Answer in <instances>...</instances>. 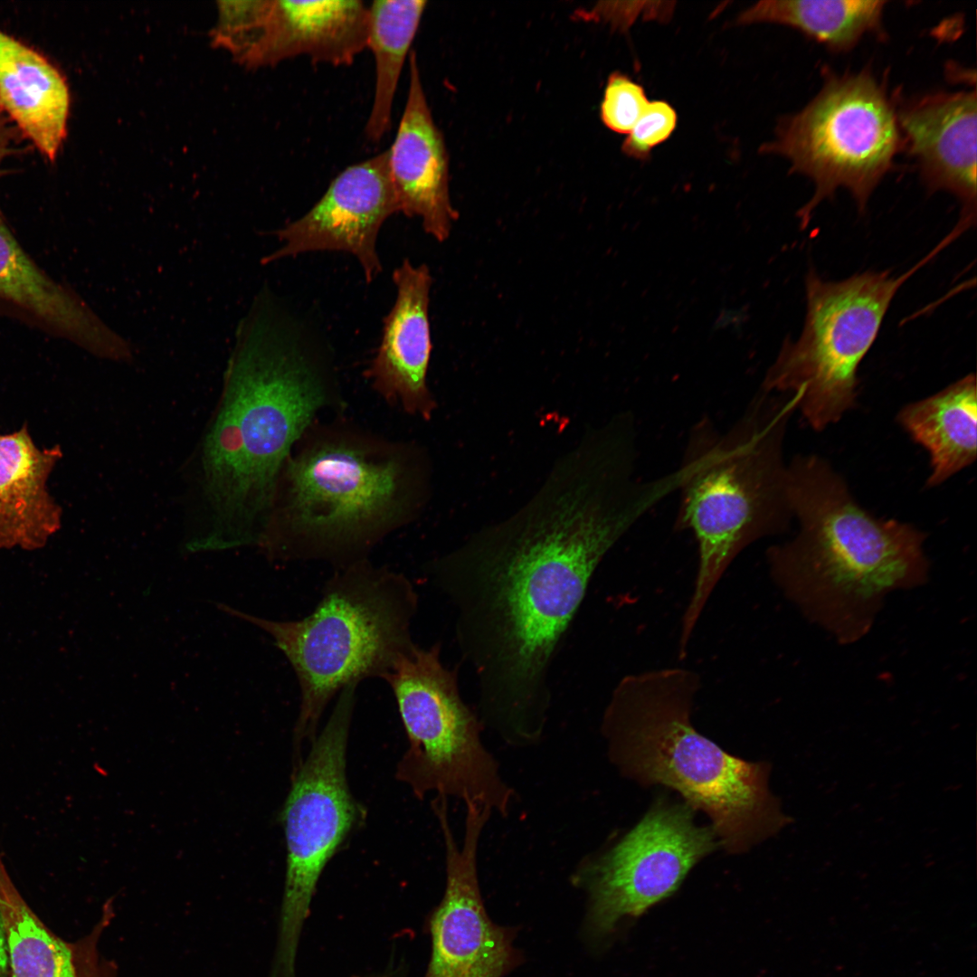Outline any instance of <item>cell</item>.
I'll return each mask as SVG.
<instances>
[{
  "label": "cell",
  "instance_id": "cell-1",
  "mask_svg": "<svg viewBox=\"0 0 977 977\" xmlns=\"http://www.w3.org/2000/svg\"><path fill=\"white\" fill-rule=\"evenodd\" d=\"M666 489L621 458L574 450L519 512L427 564L455 611L461 659L482 719L507 736H537L550 673L597 567Z\"/></svg>",
  "mask_w": 977,
  "mask_h": 977
},
{
  "label": "cell",
  "instance_id": "cell-2",
  "mask_svg": "<svg viewBox=\"0 0 977 977\" xmlns=\"http://www.w3.org/2000/svg\"><path fill=\"white\" fill-rule=\"evenodd\" d=\"M331 399L320 370L284 339L259 299L238 327L201 442L205 528L192 550L258 544L292 450Z\"/></svg>",
  "mask_w": 977,
  "mask_h": 977
},
{
  "label": "cell",
  "instance_id": "cell-3",
  "mask_svg": "<svg viewBox=\"0 0 977 977\" xmlns=\"http://www.w3.org/2000/svg\"><path fill=\"white\" fill-rule=\"evenodd\" d=\"M786 491L800 527L792 539L767 550L771 578L838 642L866 636L889 593L926 583L925 535L867 512L821 458L795 457L787 466Z\"/></svg>",
  "mask_w": 977,
  "mask_h": 977
},
{
  "label": "cell",
  "instance_id": "cell-4",
  "mask_svg": "<svg viewBox=\"0 0 977 977\" xmlns=\"http://www.w3.org/2000/svg\"><path fill=\"white\" fill-rule=\"evenodd\" d=\"M700 688L699 675L684 668L626 675L612 689L602 732L622 774L677 791L709 817L721 847L743 854L789 820L769 789L767 763L734 756L693 726Z\"/></svg>",
  "mask_w": 977,
  "mask_h": 977
},
{
  "label": "cell",
  "instance_id": "cell-5",
  "mask_svg": "<svg viewBox=\"0 0 977 977\" xmlns=\"http://www.w3.org/2000/svg\"><path fill=\"white\" fill-rule=\"evenodd\" d=\"M423 488L413 448L343 429L317 432L292 450L257 545L273 560L344 568L411 521Z\"/></svg>",
  "mask_w": 977,
  "mask_h": 977
},
{
  "label": "cell",
  "instance_id": "cell-6",
  "mask_svg": "<svg viewBox=\"0 0 977 977\" xmlns=\"http://www.w3.org/2000/svg\"><path fill=\"white\" fill-rule=\"evenodd\" d=\"M795 409L793 396L763 390L725 432L702 420L689 433L677 469L680 501L675 528L692 532L698 564L681 619L680 653L688 650L707 602L735 558L788 527L792 515L783 447Z\"/></svg>",
  "mask_w": 977,
  "mask_h": 977
},
{
  "label": "cell",
  "instance_id": "cell-7",
  "mask_svg": "<svg viewBox=\"0 0 977 977\" xmlns=\"http://www.w3.org/2000/svg\"><path fill=\"white\" fill-rule=\"evenodd\" d=\"M223 612L266 631L290 663L300 689L294 747L317 736L318 725L345 687L383 678L416 644L411 625L418 595L402 573L367 559L337 569L308 616L296 621L260 618L217 602Z\"/></svg>",
  "mask_w": 977,
  "mask_h": 977
},
{
  "label": "cell",
  "instance_id": "cell-8",
  "mask_svg": "<svg viewBox=\"0 0 977 977\" xmlns=\"http://www.w3.org/2000/svg\"><path fill=\"white\" fill-rule=\"evenodd\" d=\"M944 247L941 242L906 272L868 270L848 279L806 276L802 334L783 346L763 390L793 396L810 425L820 431L855 405L859 364L872 346L902 285Z\"/></svg>",
  "mask_w": 977,
  "mask_h": 977
},
{
  "label": "cell",
  "instance_id": "cell-9",
  "mask_svg": "<svg viewBox=\"0 0 977 977\" xmlns=\"http://www.w3.org/2000/svg\"><path fill=\"white\" fill-rule=\"evenodd\" d=\"M818 94L800 111L783 117L761 153L780 155L791 173L807 176L814 193L800 209L804 228L815 208L847 189L860 213L893 167L903 146L896 105L868 70L824 71Z\"/></svg>",
  "mask_w": 977,
  "mask_h": 977
},
{
  "label": "cell",
  "instance_id": "cell-10",
  "mask_svg": "<svg viewBox=\"0 0 977 977\" xmlns=\"http://www.w3.org/2000/svg\"><path fill=\"white\" fill-rule=\"evenodd\" d=\"M383 679L394 693L409 741L397 779L420 799L435 792L506 815L513 790L481 742V722L461 698L458 669L443 665L441 644L416 645Z\"/></svg>",
  "mask_w": 977,
  "mask_h": 977
},
{
  "label": "cell",
  "instance_id": "cell-11",
  "mask_svg": "<svg viewBox=\"0 0 977 977\" xmlns=\"http://www.w3.org/2000/svg\"><path fill=\"white\" fill-rule=\"evenodd\" d=\"M356 684L340 692L327 723L294 768L280 811L287 861L272 969L296 972L300 936L319 877L332 857L365 817L346 778V749Z\"/></svg>",
  "mask_w": 977,
  "mask_h": 977
},
{
  "label": "cell",
  "instance_id": "cell-12",
  "mask_svg": "<svg viewBox=\"0 0 977 977\" xmlns=\"http://www.w3.org/2000/svg\"><path fill=\"white\" fill-rule=\"evenodd\" d=\"M687 803L658 798L640 821L577 873L590 893L589 926L612 932L672 895L689 870L719 846L711 826L695 822Z\"/></svg>",
  "mask_w": 977,
  "mask_h": 977
},
{
  "label": "cell",
  "instance_id": "cell-13",
  "mask_svg": "<svg viewBox=\"0 0 977 977\" xmlns=\"http://www.w3.org/2000/svg\"><path fill=\"white\" fill-rule=\"evenodd\" d=\"M446 802L441 796L432 802L445 844L446 887L429 917L432 953L424 977H504L519 963L520 955L513 945V929L488 917L477 869L479 837L492 810L464 802L465 833L460 848Z\"/></svg>",
  "mask_w": 977,
  "mask_h": 977
},
{
  "label": "cell",
  "instance_id": "cell-14",
  "mask_svg": "<svg viewBox=\"0 0 977 977\" xmlns=\"http://www.w3.org/2000/svg\"><path fill=\"white\" fill-rule=\"evenodd\" d=\"M398 212L385 150L342 171L305 215L277 231L283 245L261 263L312 251H344L357 258L369 283L382 270L376 251L380 227Z\"/></svg>",
  "mask_w": 977,
  "mask_h": 977
},
{
  "label": "cell",
  "instance_id": "cell-15",
  "mask_svg": "<svg viewBox=\"0 0 977 977\" xmlns=\"http://www.w3.org/2000/svg\"><path fill=\"white\" fill-rule=\"evenodd\" d=\"M903 145L930 192L946 191L976 217L977 94L938 91L896 107Z\"/></svg>",
  "mask_w": 977,
  "mask_h": 977
},
{
  "label": "cell",
  "instance_id": "cell-16",
  "mask_svg": "<svg viewBox=\"0 0 977 977\" xmlns=\"http://www.w3.org/2000/svg\"><path fill=\"white\" fill-rule=\"evenodd\" d=\"M0 309L100 358L125 363L133 360L131 345L76 292L40 268L1 215Z\"/></svg>",
  "mask_w": 977,
  "mask_h": 977
},
{
  "label": "cell",
  "instance_id": "cell-17",
  "mask_svg": "<svg viewBox=\"0 0 977 977\" xmlns=\"http://www.w3.org/2000/svg\"><path fill=\"white\" fill-rule=\"evenodd\" d=\"M408 58L409 89L388 149L390 173L400 212L421 218L424 232L442 242L458 219L450 196L448 153L427 101L416 53L412 51Z\"/></svg>",
  "mask_w": 977,
  "mask_h": 977
},
{
  "label": "cell",
  "instance_id": "cell-18",
  "mask_svg": "<svg viewBox=\"0 0 977 977\" xmlns=\"http://www.w3.org/2000/svg\"><path fill=\"white\" fill-rule=\"evenodd\" d=\"M369 9L360 0H269L249 51L248 68L305 55L314 62L351 64L367 46Z\"/></svg>",
  "mask_w": 977,
  "mask_h": 977
},
{
  "label": "cell",
  "instance_id": "cell-19",
  "mask_svg": "<svg viewBox=\"0 0 977 977\" xmlns=\"http://www.w3.org/2000/svg\"><path fill=\"white\" fill-rule=\"evenodd\" d=\"M394 305L384 319L382 341L365 375L385 400L429 419L435 403L427 386L432 351L428 316L432 276L404 260L393 273Z\"/></svg>",
  "mask_w": 977,
  "mask_h": 977
},
{
  "label": "cell",
  "instance_id": "cell-20",
  "mask_svg": "<svg viewBox=\"0 0 977 977\" xmlns=\"http://www.w3.org/2000/svg\"><path fill=\"white\" fill-rule=\"evenodd\" d=\"M71 92L43 53L0 28V109L49 161L66 138Z\"/></svg>",
  "mask_w": 977,
  "mask_h": 977
},
{
  "label": "cell",
  "instance_id": "cell-21",
  "mask_svg": "<svg viewBox=\"0 0 977 977\" xmlns=\"http://www.w3.org/2000/svg\"><path fill=\"white\" fill-rule=\"evenodd\" d=\"M62 456L58 444L40 449L26 425L0 434V549H37L60 529L47 480Z\"/></svg>",
  "mask_w": 977,
  "mask_h": 977
},
{
  "label": "cell",
  "instance_id": "cell-22",
  "mask_svg": "<svg viewBox=\"0 0 977 977\" xmlns=\"http://www.w3.org/2000/svg\"><path fill=\"white\" fill-rule=\"evenodd\" d=\"M898 422L929 452L934 487L976 459L977 395L974 375H968L925 399L906 405Z\"/></svg>",
  "mask_w": 977,
  "mask_h": 977
},
{
  "label": "cell",
  "instance_id": "cell-23",
  "mask_svg": "<svg viewBox=\"0 0 977 977\" xmlns=\"http://www.w3.org/2000/svg\"><path fill=\"white\" fill-rule=\"evenodd\" d=\"M885 0H767L743 11L738 24L772 23L792 27L831 52H849L863 36L884 39Z\"/></svg>",
  "mask_w": 977,
  "mask_h": 977
},
{
  "label": "cell",
  "instance_id": "cell-24",
  "mask_svg": "<svg viewBox=\"0 0 977 977\" xmlns=\"http://www.w3.org/2000/svg\"><path fill=\"white\" fill-rule=\"evenodd\" d=\"M427 2L374 1L369 9L367 46L375 58L374 100L365 128L368 140L378 142L389 130L395 91L405 59Z\"/></svg>",
  "mask_w": 977,
  "mask_h": 977
},
{
  "label": "cell",
  "instance_id": "cell-25",
  "mask_svg": "<svg viewBox=\"0 0 977 977\" xmlns=\"http://www.w3.org/2000/svg\"><path fill=\"white\" fill-rule=\"evenodd\" d=\"M0 919L9 977H79L70 943L49 930L12 881L0 856Z\"/></svg>",
  "mask_w": 977,
  "mask_h": 977
},
{
  "label": "cell",
  "instance_id": "cell-26",
  "mask_svg": "<svg viewBox=\"0 0 977 977\" xmlns=\"http://www.w3.org/2000/svg\"><path fill=\"white\" fill-rule=\"evenodd\" d=\"M649 100L641 85L626 74H610L601 104L602 123L616 133L628 134L644 113Z\"/></svg>",
  "mask_w": 977,
  "mask_h": 977
},
{
  "label": "cell",
  "instance_id": "cell-27",
  "mask_svg": "<svg viewBox=\"0 0 977 977\" xmlns=\"http://www.w3.org/2000/svg\"><path fill=\"white\" fill-rule=\"evenodd\" d=\"M678 116L664 100L649 102L644 113L624 139L622 152L636 160L645 161L651 150L666 141L676 128Z\"/></svg>",
  "mask_w": 977,
  "mask_h": 977
},
{
  "label": "cell",
  "instance_id": "cell-28",
  "mask_svg": "<svg viewBox=\"0 0 977 977\" xmlns=\"http://www.w3.org/2000/svg\"><path fill=\"white\" fill-rule=\"evenodd\" d=\"M674 2H600L588 11L580 10L577 15L584 20L609 24L621 32L628 30L639 18L668 21L674 11Z\"/></svg>",
  "mask_w": 977,
  "mask_h": 977
},
{
  "label": "cell",
  "instance_id": "cell-29",
  "mask_svg": "<svg viewBox=\"0 0 977 977\" xmlns=\"http://www.w3.org/2000/svg\"><path fill=\"white\" fill-rule=\"evenodd\" d=\"M22 138L14 126L0 109V175L4 160L15 152L14 145Z\"/></svg>",
  "mask_w": 977,
  "mask_h": 977
},
{
  "label": "cell",
  "instance_id": "cell-30",
  "mask_svg": "<svg viewBox=\"0 0 977 977\" xmlns=\"http://www.w3.org/2000/svg\"><path fill=\"white\" fill-rule=\"evenodd\" d=\"M0 977H9V963L5 940L0 919Z\"/></svg>",
  "mask_w": 977,
  "mask_h": 977
},
{
  "label": "cell",
  "instance_id": "cell-31",
  "mask_svg": "<svg viewBox=\"0 0 977 977\" xmlns=\"http://www.w3.org/2000/svg\"><path fill=\"white\" fill-rule=\"evenodd\" d=\"M81 977H116V976H114L110 972H105V971L92 970V971H88V972L82 973Z\"/></svg>",
  "mask_w": 977,
  "mask_h": 977
}]
</instances>
